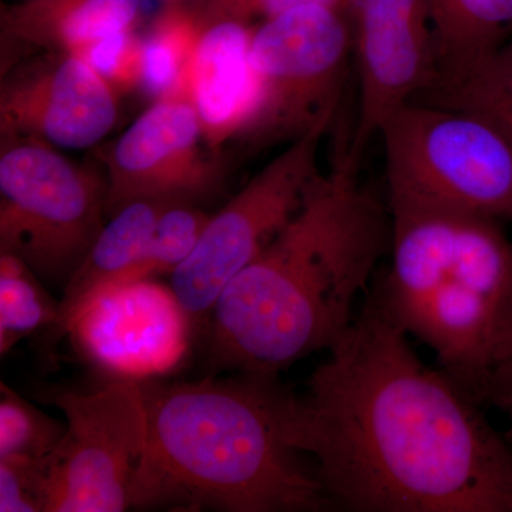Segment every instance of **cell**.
Returning a JSON list of instances; mask_svg holds the SVG:
<instances>
[{
  "instance_id": "cell-3",
  "label": "cell",
  "mask_w": 512,
  "mask_h": 512,
  "mask_svg": "<svg viewBox=\"0 0 512 512\" xmlns=\"http://www.w3.org/2000/svg\"><path fill=\"white\" fill-rule=\"evenodd\" d=\"M147 440L130 507L231 512L332 508L289 439L295 394L278 377L143 383Z\"/></svg>"
},
{
  "instance_id": "cell-17",
  "label": "cell",
  "mask_w": 512,
  "mask_h": 512,
  "mask_svg": "<svg viewBox=\"0 0 512 512\" xmlns=\"http://www.w3.org/2000/svg\"><path fill=\"white\" fill-rule=\"evenodd\" d=\"M439 46L437 84L466 73L512 39V0H430Z\"/></svg>"
},
{
  "instance_id": "cell-26",
  "label": "cell",
  "mask_w": 512,
  "mask_h": 512,
  "mask_svg": "<svg viewBox=\"0 0 512 512\" xmlns=\"http://www.w3.org/2000/svg\"><path fill=\"white\" fill-rule=\"evenodd\" d=\"M512 390V293L510 301L498 326L493 349H491L490 370H488L487 389L484 404H493L494 400Z\"/></svg>"
},
{
  "instance_id": "cell-23",
  "label": "cell",
  "mask_w": 512,
  "mask_h": 512,
  "mask_svg": "<svg viewBox=\"0 0 512 512\" xmlns=\"http://www.w3.org/2000/svg\"><path fill=\"white\" fill-rule=\"evenodd\" d=\"M46 505V457H0V512H46Z\"/></svg>"
},
{
  "instance_id": "cell-20",
  "label": "cell",
  "mask_w": 512,
  "mask_h": 512,
  "mask_svg": "<svg viewBox=\"0 0 512 512\" xmlns=\"http://www.w3.org/2000/svg\"><path fill=\"white\" fill-rule=\"evenodd\" d=\"M59 303L19 256L0 251V353L43 326H55Z\"/></svg>"
},
{
  "instance_id": "cell-15",
  "label": "cell",
  "mask_w": 512,
  "mask_h": 512,
  "mask_svg": "<svg viewBox=\"0 0 512 512\" xmlns=\"http://www.w3.org/2000/svg\"><path fill=\"white\" fill-rule=\"evenodd\" d=\"M252 28L218 23L202 30L195 47L190 96L205 140L217 153L225 141L237 137L254 109L256 84L249 64Z\"/></svg>"
},
{
  "instance_id": "cell-14",
  "label": "cell",
  "mask_w": 512,
  "mask_h": 512,
  "mask_svg": "<svg viewBox=\"0 0 512 512\" xmlns=\"http://www.w3.org/2000/svg\"><path fill=\"white\" fill-rule=\"evenodd\" d=\"M140 0H20L0 5L2 72L45 52L83 56L117 32L131 29Z\"/></svg>"
},
{
  "instance_id": "cell-1",
  "label": "cell",
  "mask_w": 512,
  "mask_h": 512,
  "mask_svg": "<svg viewBox=\"0 0 512 512\" xmlns=\"http://www.w3.org/2000/svg\"><path fill=\"white\" fill-rule=\"evenodd\" d=\"M293 397L289 439L330 504L355 512H512V444L476 397L424 365L372 286Z\"/></svg>"
},
{
  "instance_id": "cell-7",
  "label": "cell",
  "mask_w": 512,
  "mask_h": 512,
  "mask_svg": "<svg viewBox=\"0 0 512 512\" xmlns=\"http://www.w3.org/2000/svg\"><path fill=\"white\" fill-rule=\"evenodd\" d=\"M107 183L45 141L2 138L0 251L43 284L66 286L107 217Z\"/></svg>"
},
{
  "instance_id": "cell-9",
  "label": "cell",
  "mask_w": 512,
  "mask_h": 512,
  "mask_svg": "<svg viewBox=\"0 0 512 512\" xmlns=\"http://www.w3.org/2000/svg\"><path fill=\"white\" fill-rule=\"evenodd\" d=\"M329 128H318L265 165L212 215L192 254L170 276V286L192 322L210 318L225 286L261 254L295 217L320 175L319 148Z\"/></svg>"
},
{
  "instance_id": "cell-13",
  "label": "cell",
  "mask_w": 512,
  "mask_h": 512,
  "mask_svg": "<svg viewBox=\"0 0 512 512\" xmlns=\"http://www.w3.org/2000/svg\"><path fill=\"white\" fill-rule=\"evenodd\" d=\"M194 326L171 286L144 279L101 293L67 335L97 369L143 382L183 362Z\"/></svg>"
},
{
  "instance_id": "cell-12",
  "label": "cell",
  "mask_w": 512,
  "mask_h": 512,
  "mask_svg": "<svg viewBox=\"0 0 512 512\" xmlns=\"http://www.w3.org/2000/svg\"><path fill=\"white\" fill-rule=\"evenodd\" d=\"M117 119L114 87L76 53H37L2 72V138L82 150L103 140Z\"/></svg>"
},
{
  "instance_id": "cell-25",
  "label": "cell",
  "mask_w": 512,
  "mask_h": 512,
  "mask_svg": "<svg viewBox=\"0 0 512 512\" xmlns=\"http://www.w3.org/2000/svg\"><path fill=\"white\" fill-rule=\"evenodd\" d=\"M83 57L113 87L140 84L141 40L133 36L131 29L104 37Z\"/></svg>"
},
{
  "instance_id": "cell-28",
  "label": "cell",
  "mask_w": 512,
  "mask_h": 512,
  "mask_svg": "<svg viewBox=\"0 0 512 512\" xmlns=\"http://www.w3.org/2000/svg\"><path fill=\"white\" fill-rule=\"evenodd\" d=\"M165 2H168V3H178V2H181V0H165Z\"/></svg>"
},
{
  "instance_id": "cell-16",
  "label": "cell",
  "mask_w": 512,
  "mask_h": 512,
  "mask_svg": "<svg viewBox=\"0 0 512 512\" xmlns=\"http://www.w3.org/2000/svg\"><path fill=\"white\" fill-rule=\"evenodd\" d=\"M167 202L134 201L111 215L89 254L63 288L55 335L66 336L74 320L101 293L136 281Z\"/></svg>"
},
{
  "instance_id": "cell-19",
  "label": "cell",
  "mask_w": 512,
  "mask_h": 512,
  "mask_svg": "<svg viewBox=\"0 0 512 512\" xmlns=\"http://www.w3.org/2000/svg\"><path fill=\"white\" fill-rule=\"evenodd\" d=\"M414 101L480 111L512 134V39L466 73L444 80Z\"/></svg>"
},
{
  "instance_id": "cell-2",
  "label": "cell",
  "mask_w": 512,
  "mask_h": 512,
  "mask_svg": "<svg viewBox=\"0 0 512 512\" xmlns=\"http://www.w3.org/2000/svg\"><path fill=\"white\" fill-rule=\"evenodd\" d=\"M338 151L295 217L215 302L208 318L215 373L278 377L332 348L352 325L360 295L389 255L392 218Z\"/></svg>"
},
{
  "instance_id": "cell-11",
  "label": "cell",
  "mask_w": 512,
  "mask_h": 512,
  "mask_svg": "<svg viewBox=\"0 0 512 512\" xmlns=\"http://www.w3.org/2000/svg\"><path fill=\"white\" fill-rule=\"evenodd\" d=\"M100 157L107 217L134 201L197 205L224 183L220 153L208 146L188 96L157 100Z\"/></svg>"
},
{
  "instance_id": "cell-8",
  "label": "cell",
  "mask_w": 512,
  "mask_h": 512,
  "mask_svg": "<svg viewBox=\"0 0 512 512\" xmlns=\"http://www.w3.org/2000/svg\"><path fill=\"white\" fill-rule=\"evenodd\" d=\"M66 431L46 457V512H120L147 440L143 383L117 379L89 393L52 390Z\"/></svg>"
},
{
  "instance_id": "cell-18",
  "label": "cell",
  "mask_w": 512,
  "mask_h": 512,
  "mask_svg": "<svg viewBox=\"0 0 512 512\" xmlns=\"http://www.w3.org/2000/svg\"><path fill=\"white\" fill-rule=\"evenodd\" d=\"M201 28L195 12L173 6L141 40L140 84L157 100L190 96L192 60Z\"/></svg>"
},
{
  "instance_id": "cell-22",
  "label": "cell",
  "mask_w": 512,
  "mask_h": 512,
  "mask_svg": "<svg viewBox=\"0 0 512 512\" xmlns=\"http://www.w3.org/2000/svg\"><path fill=\"white\" fill-rule=\"evenodd\" d=\"M210 218L195 204L168 205L158 220L147 254L138 265L136 281L173 275L197 247Z\"/></svg>"
},
{
  "instance_id": "cell-21",
  "label": "cell",
  "mask_w": 512,
  "mask_h": 512,
  "mask_svg": "<svg viewBox=\"0 0 512 512\" xmlns=\"http://www.w3.org/2000/svg\"><path fill=\"white\" fill-rule=\"evenodd\" d=\"M60 423L0 383V457L45 458L62 439Z\"/></svg>"
},
{
  "instance_id": "cell-5",
  "label": "cell",
  "mask_w": 512,
  "mask_h": 512,
  "mask_svg": "<svg viewBox=\"0 0 512 512\" xmlns=\"http://www.w3.org/2000/svg\"><path fill=\"white\" fill-rule=\"evenodd\" d=\"M379 137L389 204L512 222V134L493 117L413 101Z\"/></svg>"
},
{
  "instance_id": "cell-27",
  "label": "cell",
  "mask_w": 512,
  "mask_h": 512,
  "mask_svg": "<svg viewBox=\"0 0 512 512\" xmlns=\"http://www.w3.org/2000/svg\"><path fill=\"white\" fill-rule=\"evenodd\" d=\"M491 406L497 407L498 410L507 414L508 419H510V427L505 431V437L510 440L512 444V390L511 392L503 394V396L498 397L497 400H494Z\"/></svg>"
},
{
  "instance_id": "cell-6",
  "label": "cell",
  "mask_w": 512,
  "mask_h": 512,
  "mask_svg": "<svg viewBox=\"0 0 512 512\" xmlns=\"http://www.w3.org/2000/svg\"><path fill=\"white\" fill-rule=\"evenodd\" d=\"M352 59L349 8L306 5L254 26L255 104L235 138L259 148L332 127Z\"/></svg>"
},
{
  "instance_id": "cell-10",
  "label": "cell",
  "mask_w": 512,
  "mask_h": 512,
  "mask_svg": "<svg viewBox=\"0 0 512 512\" xmlns=\"http://www.w3.org/2000/svg\"><path fill=\"white\" fill-rule=\"evenodd\" d=\"M359 106L340 150L359 168L386 121L439 82L440 60L430 0H350Z\"/></svg>"
},
{
  "instance_id": "cell-24",
  "label": "cell",
  "mask_w": 512,
  "mask_h": 512,
  "mask_svg": "<svg viewBox=\"0 0 512 512\" xmlns=\"http://www.w3.org/2000/svg\"><path fill=\"white\" fill-rule=\"evenodd\" d=\"M350 0H202L194 10L201 30L218 23H239L256 26V23L282 15L288 10L306 5H328L349 8Z\"/></svg>"
},
{
  "instance_id": "cell-4",
  "label": "cell",
  "mask_w": 512,
  "mask_h": 512,
  "mask_svg": "<svg viewBox=\"0 0 512 512\" xmlns=\"http://www.w3.org/2000/svg\"><path fill=\"white\" fill-rule=\"evenodd\" d=\"M389 211L390 264L373 286L407 335L484 404L491 349L512 293L503 222L426 205L389 204Z\"/></svg>"
}]
</instances>
